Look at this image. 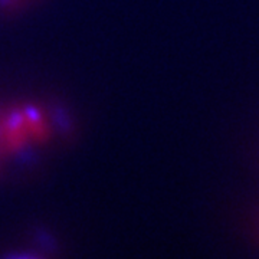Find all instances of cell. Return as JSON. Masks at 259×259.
<instances>
[{
  "label": "cell",
  "mask_w": 259,
  "mask_h": 259,
  "mask_svg": "<svg viewBox=\"0 0 259 259\" xmlns=\"http://www.w3.org/2000/svg\"><path fill=\"white\" fill-rule=\"evenodd\" d=\"M22 2H25V0H0V6L2 8H15Z\"/></svg>",
  "instance_id": "obj_1"
},
{
  "label": "cell",
  "mask_w": 259,
  "mask_h": 259,
  "mask_svg": "<svg viewBox=\"0 0 259 259\" xmlns=\"http://www.w3.org/2000/svg\"><path fill=\"white\" fill-rule=\"evenodd\" d=\"M18 259H26V258H18Z\"/></svg>",
  "instance_id": "obj_2"
}]
</instances>
